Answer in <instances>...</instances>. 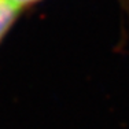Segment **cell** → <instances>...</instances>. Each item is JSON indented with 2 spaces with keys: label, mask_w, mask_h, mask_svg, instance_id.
Returning <instances> with one entry per match:
<instances>
[{
  "label": "cell",
  "mask_w": 129,
  "mask_h": 129,
  "mask_svg": "<svg viewBox=\"0 0 129 129\" xmlns=\"http://www.w3.org/2000/svg\"><path fill=\"white\" fill-rule=\"evenodd\" d=\"M18 11L19 7L15 6L11 0H0V40L14 22Z\"/></svg>",
  "instance_id": "obj_1"
},
{
  "label": "cell",
  "mask_w": 129,
  "mask_h": 129,
  "mask_svg": "<svg viewBox=\"0 0 129 129\" xmlns=\"http://www.w3.org/2000/svg\"><path fill=\"white\" fill-rule=\"evenodd\" d=\"M11 2L14 3L15 6H18V7H22V6H25V4H29V3H32V2H36V0H11Z\"/></svg>",
  "instance_id": "obj_2"
}]
</instances>
